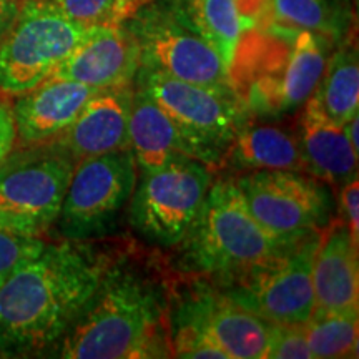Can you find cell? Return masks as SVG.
<instances>
[{
	"label": "cell",
	"instance_id": "obj_1",
	"mask_svg": "<svg viewBox=\"0 0 359 359\" xmlns=\"http://www.w3.org/2000/svg\"><path fill=\"white\" fill-rule=\"evenodd\" d=\"M114 255L64 240L0 285V356H39L52 351L95 293Z\"/></svg>",
	"mask_w": 359,
	"mask_h": 359
},
{
	"label": "cell",
	"instance_id": "obj_4",
	"mask_svg": "<svg viewBox=\"0 0 359 359\" xmlns=\"http://www.w3.org/2000/svg\"><path fill=\"white\" fill-rule=\"evenodd\" d=\"M77 160L55 138L0 163V230L42 236L55 224Z\"/></svg>",
	"mask_w": 359,
	"mask_h": 359
},
{
	"label": "cell",
	"instance_id": "obj_18",
	"mask_svg": "<svg viewBox=\"0 0 359 359\" xmlns=\"http://www.w3.org/2000/svg\"><path fill=\"white\" fill-rule=\"evenodd\" d=\"M299 147L306 172L327 185L339 188L358 175V151L311 97L303 105Z\"/></svg>",
	"mask_w": 359,
	"mask_h": 359
},
{
	"label": "cell",
	"instance_id": "obj_24",
	"mask_svg": "<svg viewBox=\"0 0 359 359\" xmlns=\"http://www.w3.org/2000/svg\"><path fill=\"white\" fill-rule=\"evenodd\" d=\"M358 316L313 311L303 325L311 358H356Z\"/></svg>",
	"mask_w": 359,
	"mask_h": 359
},
{
	"label": "cell",
	"instance_id": "obj_19",
	"mask_svg": "<svg viewBox=\"0 0 359 359\" xmlns=\"http://www.w3.org/2000/svg\"><path fill=\"white\" fill-rule=\"evenodd\" d=\"M128 150L132 151L138 173L158 170L177 155L198 160V151L193 143L180 132L172 118L137 87L130 114Z\"/></svg>",
	"mask_w": 359,
	"mask_h": 359
},
{
	"label": "cell",
	"instance_id": "obj_28",
	"mask_svg": "<svg viewBox=\"0 0 359 359\" xmlns=\"http://www.w3.org/2000/svg\"><path fill=\"white\" fill-rule=\"evenodd\" d=\"M359 182L358 175L339 187L341 219L348 226L353 240L359 245Z\"/></svg>",
	"mask_w": 359,
	"mask_h": 359
},
{
	"label": "cell",
	"instance_id": "obj_30",
	"mask_svg": "<svg viewBox=\"0 0 359 359\" xmlns=\"http://www.w3.org/2000/svg\"><path fill=\"white\" fill-rule=\"evenodd\" d=\"M20 0H0V39L7 34L17 15H19Z\"/></svg>",
	"mask_w": 359,
	"mask_h": 359
},
{
	"label": "cell",
	"instance_id": "obj_8",
	"mask_svg": "<svg viewBox=\"0 0 359 359\" xmlns=\"http://www.w3.org/2000/svg\"><path fill=\"white\" fill-rule=\"evenodd\" d=\"M123 24L140 47L145 69L205 87L238 90L218 52L178 15L168 0H148Z\"/></svg>",
	"mask_w": 359,
	"mask_h": 359
},
{
	"label": "cell",
	"instance_id": "obj_3",
	"mask_svg": "<svg viewBox=\"0 0 359 359\" xmlns=\"http://www.w3.org/2000/svg\"><path fill=\"white\" fill-rule=\"evenodd\" d=\"M298 243L264 230L246 206L235 178H219L213 180L200 213L177 245V266L185 275L223 285Z\"/></svg>",
	"mask_w": 359,
	"mask_h": 359
},
{
	"label": "cell",
	"instance_id": "obj_21",
	"mask_svg": "<svg viewBox=\"0 0 359 359\" xmlns=\"http://www.w3.org/2000/svg\"><path fill=\"white\" fill-rule=\"evenodd\" d=\"M226 160L241 172L291 170L306 172L299 140L276 125H248L238 130Z\"/></svg>",
	"mask_w": 359,
	"mask_h": 359
},
{
	"label": "cell",
	"instance_id": "obj_33",
	"mask_svg": "<svg viewBox=\"0 0 359 359\" xmlns=\"http://www.w3.org/2000/svg\"><path fill=\"white\" fill-rule=\"evenodd\" d=\"M20 2H24V0H20Z\"/></svg>",
	"mask_w": 359,
	"mask_h": 359
},
{
	"label": "cell",
	"instance_id": "obj_31",
	"mask_svg": "<svg viewBox=\"0 0 359 359\" xmlns=\"http://www.w3.org/2000/svg\"><path fill=\"white\" fill-rule=\"evenodd\" d=\"M240 2H241V6H243L245 11L258 22L259 17L263 15L264 7H268L269 0H240Z\"/></svg>",
	"mask_w": 359,
	"mask_h": 359
},
{
	"label": "cell",
	"instance_id": "obj_14",
	"mask_svg": "<svg viewBox=\"0 0 359 359\" xmlns=\"http://www.w3.org/2000/svg\"><path fill=\"white\" fill-rule=\"evenodd\" d=\"M142 67L140 47L123 24L93 25L83 42L57 67L50 77L95 88L132 85Z\"/></svg>",
	"mask_w": 359,
	"mask_h": 359
},
{
	"label": "cell",
	"instance_id": "obj_2",
	"mask_svg": "<svg viewBox=\"0 0 359 359\" xmlns=\"http://www.w3.org/2000/svg\"><path fill=\"white\" fill-rule=\"evenodd\" d=\"M172 291L150 268L114 257L95 293L52 349L64 359L172 358Z\"/></svg>",
	"mask_w": 359,
	"mask_h": 359
},
{
	"label": "cell",
	"instance_id": "obj_10",
	"mask_svg": "<svg viewBox=\"0 0 359 359\" xmlns=\"http://www.w3.org/2000/svg\"><path fill=\"white\" fill-rule=\"evenodd\" d=\"M246 206L264 230L296 241L320 233L333 219L327 183L291 170H253L235 177Z\"/></svg>",
	"mask_w": 359,
	"mask_h": 359
},
{
	"label": "cell",
	"instance_id": "obj_13",
	"mask_svg": "<svg viewBox=\"0 0 359 359\" xmlns=\"http://www.w3.org/2000/svg\"><path fill=\"white\" fill-rule=\"evenodd\" d=\"M286 30L290 42L285 58L251 83L246 110L263 115L294 114L318 87L334 43L309 30Z\"/></svg>",
	"mask_w": 359,
	"mask_h": 359
},
{
	"label": "cell",
	"instance_id": "obj_16",
	"mask_svg": "<svg viewBox=\"0 0 359 359\" xmlns=\"http://www.w3.org/2000/svg\"><path fill=\"white\" fill-rule=\"evenodd\" d=\"M100 88L67 79L48 77L12 103L17 138L24 145L48 142L75 122Z\"/></svg>",
	"mask_w": 359,
	"mask_h": 359
},
{
	"label": "cell",
	"instance_id": "obj_23",
	"mask_svg": "<svg viewBox=\"0 0 359 359\" xmlns=\"http://www.w3.org/2000/svg\"><path fill=\"white\" fill-rule=\"evenodd\" d=\"M271 24L293 30H309L334 45L349 35L353 8L349 0H269Z\"/></svg>",
	"mask_w": 359,
	"mask_h": 359
},
{
	"label": "cell",
	"instance_id": "obj_32",
	"mask_svg": "<svg viewBox=\"0 0 359 359\" xmlns=\"http://www.w3.org/2000/svg\"><path fill=\"white\" fill-rule=\"evenodd\" d=\"M359 114L354 115L351 120H348L346 123L343 125V132L346 135L348 142L351 143V147L358 151V127H359Z\"/></svg>",
	"mask_w": 359,
	"mask_h": 359
},
{
	"label": "cell",
	"instance_id": "obj_12",
	"mask_svg": "<svg viewBox=\"0 0 359 359\" xmlns=\"http://www.w3.org/2000/svg\"><path fill=\"white\" fill-rule=\"evenodd\" d=\"M190 326L213 341L228 359H263L271 325L198 278L170 298L168 326Z\"/></svg>",
	"mask_w": 359,
	"mask_h": 359
},
{
	"label": "cell",
	"instance_id": "obj_26",
	"mask_svg": "<svg viewBox=\"0 0 359 359\" xmlns=\"http://www.w3.org/2000/svg\"><path fill=\"white\" fill-rule=\"evenodd\" d=\"M45 245L47 241L42 236H29L0 230V285L17 268L37 257Z\"/></svg>",
	"mask_w": 359,
	"mask_h": 359
},
{
	"label": "cell",
	"instance_id": "obj_17",
	"mask_svg": "<svg viewBox=\"0 0 359 359\" xmlns=\"http://www.w3.org/2000/svg\"><path fill=\"white\" fill-rule=\"evenodd\" d=\"M133 92V83L100 88L85 103L75 122L57 135L55 140L62 143L77 161L127 150Z\"/></svg>",
	"mask_w": 359,
	"mask_h": 359
},
{
	"label": "cell",
	"instance_id": "obj_9",
	"mask_svg": "<svg viewBox=\"0 0 359 359\" xmlns=\"http://www.w3.org/2000/svg\"><path fill=\"white\" fill-rule=\"evenodd\" d=\"M137 180L128 148L79 160L55 222L58 235L72 241L111 235L127 212Z\"/></svg>",
	"mask_w": 359,
	"mask_h": 359
},
{
	"label": "cell",
	"instance_id": "obj_15",
	"mask_svg": "<svg viewBox=\"0 0 359 359\" xmlns=\"http://www.w3.org/2000/svg\"><path fill=\"white\" fill-rule=\"evenodd\" d=\"M359 246L341 218L321 231L313 263L314 311L359 314Z\"/></svg>",
	"mask_w": 359,
	"mask_h": 359
},
{
	"label": "cell",
	"instance_id": "obj_22",
	"mask_svg": "<svg viewBox=\"0 0 359 359\" xmlns=\"http://www.w3.org/2000/svg\"><path fill=\"white\" fill-rule=\"evenodd\" d=\"M311 98L327 118L341 127L359 114V58L351 34L331 52Z\"/></svg>",
	"mask_w": 359,
	"mask_h": 359
},
{
	"label": "cell",
	"instance_id": "obj_27",
	"mask_svg": "<svg viewBox=\"0 0 359 359\" xmlns=\"http://www.w3.org/2000/svg\"><path fill=\"white\" fill-rule=\"evenodd\" d=\"M268 359H309L306 334L303 325H271L266 356Z\"/></svg>",
	"mask_w": 359,
	"mask_h": 359
},
{
	"label": "cell",
	"instance_id": "obj_7",
	"mask_svg": "<svg viewBox=\"0 0 359 359\" xmlns=\"http://www.w3.org/2000/svg\"><path fill=\"white\" fill-rule=\"evenodd\" d=\"M128 203L133 230L148 243L175 248L200 213L213 183L212 167L187 155L140 173Z\"/></svg>",
	"mask_w": 359,
	"mask_h": 359
},
{
	"label": "cell",
	"instance_id": "obj_6",
	"mask_svg": "<svg viewBox=\"0 0 359 359\" xmlns=\"http://www.w3.org/2000/svg\"><path fill=\"white\" fill-rule=\"evenodd\" d=\"M92 27L70 20L47 0H24L0 39V95L17 97L47 80Z\"/></svg>",
	"mask_w": 359,
	"mask_h": 359
},
{
	"label": "cell",
	"instance_id": "obj_5",
	"mask_svg": "<svg viewBox=\"0 0 359 359\" xmlns=\"http://www.w3.org/2000/svg\"><path fill=\"white\" fill-rule=\"evenodd\" d=\"M133 85L167 114L193 143L208 167L226 161L238 130L246 123V105L238 90L213 88L140 67Z\"/></svg>",
	"mask_w": 359,
	"mask_h": 359
},
{
	"label": "cell",
	"instance_id": "obj_25",
	"mask_svg": "<svg viewBox=\"0 0 359 359\" xmlns=\"http://www.w3.org/2000/svg\"><path fill=\"white\" fill-rule=\"evenodd\" d=\"M70 20L83 25L122 24L148 0H47Z\"/></svg>",
	"mask_w": 359,
	"mask_h": 359
},
{
	"label": "cell",
	"instance_id": "obj_20",
	"mask_svg": "<svg viewBox=\"0 0 359 359\" xmlns=\"http://www.w3.org/2000/svg\"><path fill=\"white\" fill-rule=\"evenodd\" d=\"M168 4L218 52L231 75L235 74L243 37L258 24L240 0H168Z\"/></svg>",
	"mask_w": 359,
	"mask_h": 359
},
{
	"label": "cell",
	"instance_id": "obj_11",
	"mask_svg": "<svg viewBox=\"0 0 359 359\" xmlns=\"http://www.w3.org/2000/svg\"><path fill=\"white\" fill-rule=\"evenodd\" d=\"M320 236L321 231L311 233L281 257L215 286L273 325H304L314 311L313 263Z\"/></svg>",
	"mask_w": 359,
	"mask_h": 359
},
{
	"label": "cell",
	"instance_id": "obj_29",
	"mask_svg": "<svg viewBox=\"0 0 359 359\" xmlns=\"http://www.w3.org/2000/svg\"><path fill=\"white\" fill-rule=\"evenodd\" d=\"M17 132L15 123H13L12 103L0 98V163L11 155L15 148Z\"/></svg>",
	"mask_w": 359,
	"mask_h": 359
}]
</instances>
